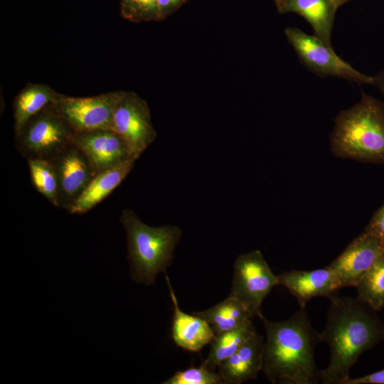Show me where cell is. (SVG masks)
<instances>
[{
	"mask_svg": "<svg viewBox=\"0 0 384 384\" xmlns=\"http://www.w3.org/2000/svg\"><path fill=\"white\" fill-rule=\"evenodd\" d=\"M134 159L98 173L68 210L70 214H82L104 200L126 178Z\"/></svg>",
	"mask_w": 384,
	"mask_h": 384,
	"instance_id": "cell-17",
	"label": "cell"
},
{
	"mask_svg": "<svg viewBox=\"0 0 384 384\" xmlns=\"http://www.w3.org/2000/svg\"><path fill=\"white\" fill-rule=\"evenodd\" d=\"M27 161L33 187L51 204L58 208V179L52 163L43 159H31Z\"/></svg>",
	"mask_w": 384,
	"mask_h": 384,
	"instance_id": "cell-22",
	"label": "cell"
},
{
	"mask_svg": "<svg viewBox=\"0 0 384 384\" xmlns=\"http://www.w3.org/2000/svg\"><path fill=\"white\" fill-rule=\"evenodd\" d=\"M112 130L124 139L136 160L157 137L146 101L131 91L120 92L114 110Z\"/></svg>",
	"mask_w": 384,
	"mask_h": 384,
	"instance_id": "cell-8",
	"label": "cell"
},
{
	"mask_svg": "<svg viewBox=\"0 0 384 384\" xmlns=\"http://www.w3.org/2000/svg\"><path fill=\"white\" fill-rule=\"evenodd\" d=\"M163 384H222L218 373L208 368L203 363L198 367H191L176 371Z\"/></svg>",
	"mask_w": 384,
	"mask_h": 384,
	"instance_id": "cell-24",
	"label": "cell"
},
{
	"mask_svg": "<svg viewBox=\"0 0 384 384\" xmlns=\"http://www.w3.org/2000/svg\"><path fill=\"white\" fill-rule=\"evenodd\" d=\"M277 278L278 285L287 288L300 307H306L307 302L314 297H330L341 288L329 266L313 270L284 272Z\"/></svg>",
	"mask_w": 384,
	"mask_h": 384,
	"instance_id": "cell-13",
	"label": "cell"
},
{
	"mask_svg": "<svg viewBox=\"0 0 384 384\" xmlns=\"http://www.w3.org/2000/svg\"><path fill=\"white\" fill-rule=\"evenodd\" d=\"M384 97V70L373 77V83Z\"/></svg>",
	"mask_w": 384,
	"mask_h": 384,
	"instance_id": "cell-28",
	"label": "cell"
},
{
	"mask_svg": "<svg viewBox=\"0 0 384 384\" xmlns=\"http://www.w3.org/2000/svg\"><path fill=\"white\" fill-rule=\"evenodd\" d=\"M383 253L384 246L375 237L363 231L329 266L341 288L356 287Z\"/></svg>",
	"mask_w": 384,
	"mask_h": 384,
	"instance_id": "cell-11",
	"label": "cell"
},
{
	"mask_svg": "<svg viewBox=\"0 0 384 384\" xmlns=\"http://www.w3.org/2000/svg\"><path fill=\"white\" fill-rule=\"evenodd\" d=\"M277 285V275L261 251L255 250L236 258L229 295L242 303L254 317L261 312L262 302Z\"/></svg>",
	"mask_w": 384,
	"mask_h": 384,
	"instance_id": "cell-7",
	"label": "cell"
},
{
	"mask_svg": "<svg viewBox=\"0 0 384 384\" xmlns=\"http://www.w3.org/2000/svg\"><path fill=\"white\" fill-rule=\"evenodd\" d=\"M277 9L279 14L295 13L302 16L314 35L332 47L331 37L337 8L331 0H282Z\"/></svg>",
	"mask_w": 384,
	"mask_h": 384,
	"instance_id": "cell-16",
	"label": "cell"
},
{
	"mask_svg": "<svg viewBox=\"0 0 384 384\" xmlns=\"http://www.w3.org/2000/svg\"><path fill=\"white\" fill-rule=\"evenodd\" d=\"M74 142L84 151L97 174L129 160H136L124 139L112 129L76 134Z\"/></svg>",
	"mask_w": 384,
	"mask_h": 384,
	"instance_id": "cell-12",
	"label": "cell"
},
{
	"mask_svg": "<svg viewBox=\"0 0 384 384\" xmlns=\"http://www.w3.org/2000/svg\"><path fill=\"white\" fill-rule=\"evenodd\" d=\"M76 133L51 104L15 134V146L26 159L50 160L75 142Z\"/></svg>",
	"mask_w": 384,
	"mask_h": 384,
	"instance_id": "cell-5",
	"label": "cell"
},
{
	"mask_svg": "<svg viewBox=\"0 0 384 384\" xmlns=\"http://www.w3.org/2000/svg\"><path fill=\"white\" fill-rule=\"evenodd\" d=\"M326 326L321 342L330 351L327 367L321 370V383L345 384L360 356L384 340V321L357 297H329Z\"/></svg>",
	"mask_w": 384,
	"mask_h": 384,
	"instance_id": "cell-1",
	"label": "cell"
},
{
	"mask_svg": "<svg viewBox=\"0 0 384 384\" xmlns=\"http://www.w3.org/2000/svg\"><path fill=\"white\" fill-rule=\"evenodd\" d=\"M120 14L134 23L159 21L157 0H120Z\"/></svg>",
	"mask_w": 384,
	"mask_h": 384,
	"instance_id": "cell-23",
	"label": "cell"
},
{
	"mask_svg": "<svg viewBox=\"0 0 384 384\" xmlns=\"http://www.w3.org/2000/svg\"><path fill=\"white\" fill-rule=\"evenodd\" d=\"M284 34L302 63L316 75L336 77L358 84L373 83V77L356 70L315 35L294 27L286 28Z\"/></svg>",
	"mask_w": 384,
	"mask_h": 384,
	"instance_id": "cell-6",
	"label": "cell"
},
{
	"mask_svg": "<svg viewBox=\"0 0 384 384\" xmlns=\"http://www.w3.org/2000/svg\"><path fill=\"white\" fill-rule=\"evenodd\" d=\"M364 231L375 237L384 246V203L374 213Z\"/></svg>",
	"mask_w": 384,
	"mask_h": 384,
	"instance_id": "cell-25",
	"label": "cell"
},
{
	"mask_svg": "<svg viewBox=\"0 0 384 384\" xmlns=\"http://www.w3.org/2000/svg\"><path fill=\"white\" fill-rule=\"evenodd\" d=\"M332 2L334 4V5L338 9V7L341 6L342 5L353 1V0H331Z\"/></svg>",
	"mask_w": 384,
	"mask_h": 384,
	"instance_id": "cell-29",
	"label": "cell"
},
{
	"mask_svg": "<svg viewBox=\"0 0 384 384\" xmlns=\"http://www.w3.org/2000/svg\"><path fill=\"white\" fill-rule=\"evenodd\" d=\"M255 333L252 321H249L234 329L215 335L210 342L209 353L203 363L210 370H214Z\"/></svg>",
	"mask_w": 384,
	"mask_h": 384,
	"instance_id": "cell-20",
	"label": "cell"
},
{
	"mask_svg": "<svg viewBox=\"0 0 384 384\" xmlns=\"http://www.w3.org/2000/svg\"><path fill=\"white\" fill-rule=\"evenodd\" d=\"M356 287L361 302L376 311L384 308V253Z\"/></svg>",
	"mask_w": 384,
	"mask_h": 384,
	"instance_id": "cell-21",
	"label": "cell"
},
{
	"mask_svg": "<svg viewBox=\"0 0 384 384\" xmlns=\"http://www.w3.org/2000/svg\"><path fill=\"white\" fill-rule=\"evenodd\" d=\"M264 338L257 332L218 366L223 383L240 384L257 378L263 366Z\"/></svg>",
	"mask_w": 384,
	"mask_h": 384,
	"instance_id": "cell-15",
	"label": "cell"
},
{
	"mask_svg": "<svg viewBox=\"0 0 384 384\" xmlns=\"http://www.w3.org/2000/svg\"><path fill=\"white\" fill-rule=\"evenodd\" d=\"M330 149L341 159L384 164V102L362 92L358 103L341 111L330 135Z\"/></svg>",
	"mask_w": 384,
	"mask_h": 384,
	"instance_id": "cell-3",
	"label": "cell"
},
{
	"mask_svg": "<svg viewBox=\"0 0 384 384\" xmlns=\"http://www.w3.org/2000/svg\"><path fill=\"white\" fill-rule=\"evenodd\" d=\"M266 331L262 371L273 384H316L321 370L315 363L319 333L312 326L306 307L288 319L271 321L260 312L257 316Z\"/></svg>",
	"mask_w": 384,
	"mask_h": 384,
	"instance_id": "cell-2",
	"label": "cell"
},
{
	"mask_svg": "<svg viewBox=\"0 0 384 384\" xmlns=\"http://www.w3.org/2000/svg\"><path fill=\"white\" fill-rule=\"evenodd\" d=\"M49 161L58 179V208L68 210L97 173L75 142Z\"/></svg>",
	"mask_w": 384,
	"mask_h": 384,
	"instance_id": "cell-10",
	"label": "cell"
},
{
	"mask_svg": "<svg viewBox=\"0 0 384 384\" xmlns=\"http://www.w3.org/2000/svg\"><path fill=\"white\" fill-rule=\"evenodd\" d=\"M193 313L208 323L214 335L234 329L254 318L242 303L230 295L210 309Z\"/></svg>",
	"mask_w": 384,
	"mask_h": 384,
	"instance_id": "cell-19",
	"label": "cell"
},
{
	"mask_svg": "<svg viewBox=\"0 0 384 384\" xmlns=\"http://www.w3.org/2000/svg\"><path fill=\"white\" fill-rule=\"evenodd\" d=\"M121 90L90 97L58 93L52 107L76 134L112 129L114 110Z\"/></svg>",
	"mask_w": 384,
	"mask_h": 384,
	"instance_id": "cell-9",
	"label": "cell"
},
{
	"mask_svg": "<svg viewBox=\"0 0 384 384\" xmlns=\"http://www.w3.org/2000/svg\"><path fill=\"white\" fill-rule=\"evenodd\" d=\"M189 0H157L159 21L164 20Z\"/></svg>",
	"mask_w": 384,
	"mask_h": 384,
	"instance_id": "cell-26",
	"label": "cell"
},
{
	"mask_svg": "<svg viewBox=\"0 0 384 384\" xmlns=\"http://www.w3.org/2000/svg\"><path fill=\"white\" fill-rule=\"evenodd\" d=\"M58 93L46 84L29 83L14 100V130L18 133L28 120L50 105Z\"/></svg>",
	"mask_w": 384,
	"mask_h": 384,
	"instance_id": "cell-18",
	"label": "cell"
},
{
	"mask_svg": "<svg viewBox=\"0 0 384 384\" xmlns=\"http://www.w3.org/2000/svg\"><path fill=\"white\" fill-rule=\"evenodd\" d=\"M276 7L280 4L282 0H274Z\"/></svg>",
	"mask_w": 384,
	"mask_h": 384,
	"instance_id": "cell-30",
	"label": "cell"
},
{
	"mask_svg": "<svg viewBox=\"0 0 384 384\" xmlns=\"http://www.w3.org/2000/svg\"><path fill=\"white\" fill-rule=\"evenodd\" d=\"M120 222L127 240L130 275L139 284L152 285L166 273L174 257L181 230L175 225L152 227L144 223L131 209L122 211Z\"/></svg>",
	"mask_w": 384,
	"mask_h": 384,
	"instance_id": "cell-4",
	"label": "cell"
},
{
	"mask_svg": "<svg viewBox=\"0 0 384 384\" xmlns=\"http://www.w3.org/2000/svg\"><path fill=\"white\" fill-rule=\"evenodd\" d=\"M345 384H384V369L358 378L351 377Z\"/></svg>",
	"mask_w": 384,
	"mask_h": 384,
	"instance_id": "cell-27",
	"label": "cell"
},
{
	"mask_svg": "<svg viewBox=\"0 0 384 384\" xmlns=\"http://www.w3.org/2000/svg\"><path fill=\"white\" fill-rule=\"evenodd\" d=\"M164 274L174 307L171 337L178 346L188 351L197 352L210 343L214 333L204 319L194 313H186L180 309L170 279L166 273Z\"/></svg>",
	"mask_w": 384,
	"mask_h": 384,
	"instance_id": "cell-14",
	"label": "cell"
}]
</instances>
